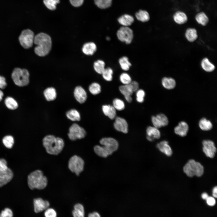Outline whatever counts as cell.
I'll return each mask as SVG.
<instances>
[{
    "mask_svg": "<svg viewBox=\"0 0 217 217\" xmlns=\"http://www.w3.org/2000/svg\"><path fill=\"white\" fill-rule=\"evenodd\" d=\"M135 16L138 20L143 22L148 21L150 19L149 13L145 10H139L136 13Z\"/></svg>",
    "mask_w": 217,
    "mask_h": 217,
    "instance_id": "4dcf8cb0",
    "label": "cell"
},
{
    "mask_svg": "<svg viewBox=\"0 0 217 217\" xmlns=\"http://www.w3.org/2000/svg\"><path fill=\"white\" fill-rule=\"evenodd\" d=\"M118 63L121 69L125 71H128L132 66L128 58L125 56L120 58L118 60Z\"/></svg>",
    "mask_w": 217,
    "mask_h": 217,
    "instance_id": "cb8c5ba5",
    "label": "cell"
},
{
    "mask_svg": "<svg viewBox=\"0 0 217 217\" xmlns=\"http://www.w3.org/2000/svg\"><path fill=\"white\" fill-rule=\"evenodd\" d=\"M34 43L36 45L34 49L35 52L39 56L47 55L51 49V38L46 33H41L36 35L34 37Z\"/></svg>",
    "mask_w": 217,
    "mask_h": 217,
    "instance_id": "6da1fadb",
    "label": "cell"
},
{
    "mask_svg": "<svg viewBox=\"0 0 217 217\" xmlns=\"http://www.w3.org/2000/svg\"><path fill=\"white\" fill-rule=\"evenodd\" d=\"M151 119L152 124L154 127L157 128L162 127L161 124L156 116H153L152 117Z\"/></svg>",
    "mask_w": 217,
    "mask_h": 217,
    "instance_id": "f907efd6",
    "label": "cell"
},
{
    "mask_svg": "<svg viewBox=\"0 0 217 217\" xmlns=\"http://www.w3.org/2000/svg\"><path fill=\"white\" fill-rule=\"evenodd\" d=\"M89 90L91 94L96 95L99 93L101 91V86L99 83L93 82L89 87Z\"/></svg>",
    "mask_w": 217,
    "mask_h": 217,
    "instance_id": "f35d334b",
    "label": "cell"
},
{
    "mask_svg": "<svg viewBox=\"0 0 217 217\" xmlns=\"http://www.w3.org/2000/svg\"><path fill=\"white\" fill-rule=\"evenodd\" d=\"M34 37V33L31 30L29 29L24 30L19 36L20 43L24 48L29 49L33 45Z\"/></svg>",
    "mask_w": 217,
    "mask_h": 217,
    "instance_id": "8992f818",
    "label": "cell"
},
{
    "mask_svg": "<svg viewBox=\"0 0 217 217\" xmlns=\"http://www.w3.org/2000/svg\"><path fill=\"white\" fill-rule=\"evenodd\" d=\"M157 147L161 152L168 156H171L172 154V149L167 141H161L157 144Z\"/></svg>",
    "mask_w": 217,
    "mask_h": 217,
    "instance_id": "ac0fdd59",
    "label": "cell"
},
{
    "mask_svg": "<svg viewBox=\"0 0 217 217\" xmlns=\"http://www.w3.org/2000/svg\"><path fill=\"white\" fill-rule=\"evenodd\" d=\"M162 84L165 88L170 90L174 89L176 86V82L172 78L164 77L162 80Z\"/></svg>",
    "mask_w": 217,
    "mask_h": 217,
    "instance_id": "f1b7e54d",
    "label": "cell"
},
{
    "mask_svg": "<svg viewBox=\"0 0 217 217\" xmlns=\"http://www.w3.org/2000/svg\"><path fill=\"white\" fill-rule=\"evenodd\" d=\"M188 130L189 126L184 121H181L175 128L174 130L176 134L184 137L187 135Z\"/></svg>",
    "mask_w": 217,
    "mask_h": 217,
    "instance_id": "2e32d148",
    "label": "cell"
},
{
    "mask_svg": "<svg viewBox=\"0 0 217 217\" xmlns=\"http://www.w3.org/2000/svg\"><path fill=\"white\" fill-rule=\"evenodd\" d=\"M11 77L15 84L19 86H26L29 82V73L25 69L14 68L12 72Z\"/></svg>",
    "mask_w": 217,
    "mask_h": 217,
    "instance_id": "277c9868",
    "label": "cell"
},
{
    "mask_svg": "<svg viewBox=\"0 0 217 217\" xmlns=\"http://www.w3.org/2000/svg\"><path fill=\"white\" fill-rule=\"evenodd\" d=\"M13 216L11 210L8 208H6L2 211L0 214L1 217H11Z\"/></svg>",
    "mask_w": 217,
    "mask_h": 217,
    "instance_id": "bcb514c9",
    "label": "cell"
},
{
    "mask_svg": "<svg viewBox=\"0 0 217 217\" xmlns=\"http://www.w3.org/2000/svg\"><path fill=\"white\" fill-rule=\"evenodd\" d=\"M156 117L158 119L162 127H165L168 124V120L167 117L163 114H159L157 115Z\"/></svg>",
    "mask_w": 217,
    "mask_h": 217,
    "instance_id": "ee69618b",
    "label": "cell"
},
{
    "mask_svg": "<svg viewBox=\"0 0 217 217\" xmlns=\"http://www.w3.org/2000/svg\"><path fill=\"white\" fill-rule=\"evenodd\" d=\"M3 143L7 148H11L14 143V139L13 137L11 135H7L4 137L2 139Z\"/></svg>",
    "mask_w": 217,
    "mask_h": 217,
    "instance_id": "60d3db41",
    "label": "cell"
},
{
    "mask_svg": "<svg viewBox=\"0 0 217 217\" xmlns=\"http://www.w3.org/2000/svg\"><path fill=\"white\" fill-rule=\"evenodd\" d=\"M13 176L12 171L8 168L5 171H0V187L10 182Z\"/></svg>",
    "mask_w": 217,
    "mask_h": 217,
    "instance_id": "5bb4252c",
    "label": "cell"
},
{
    "mask_svg": "<svg viewBox=\"0 0 217 217\" xmlns=\"http://www.w3.org/2000/svg\"><path fill=\"white\" fill-rule=\"evenodd\" d=\"M199 126L200 129L204 131H209L212 127V124L211 121L205 118H202L200 120Z\"/></svg>",
    "mask_w": 217,
    "mask_h": 217,
    "instance_id": "d4e9b609",
    "label": "cell"
},
{
    "mask_svg": "<svg viewBox=\"0 0 217 217\" xmlns=\"http://www.w3.org/2000/svg\"><path fill=\"white\" fill-rule=\"evenodd\" d=\"M94 149L95 153L97 155L104 158H106L112 153V152L104 146L96 145L94 146Z\"/></svg>",
    "mask_w": 217,
    "mask_h": 217,
    "instance_id": "603a6c76",
    "label": "cell"
},
{
    "mask_svg": "<svg viewBox=\"0 0 217 217\" xmlns=\"http://www.w3.org/2000/svg\"><path fill=\"white\" fill-rule=\"evenodd\" d=\"M96 5L101 9H106L111 5L112 0H94Z\"/></svg>",
    "mask_w": 217,
    "mask_h": 217,
    "instance_id": "74e56055",
    "label": "cell"
},
{
    "mask_svg": "<svg viewBox=\"0 0 217 217\" xmlns=\"http://www.w3.org/2000/svg\"><path fill=\"white\" fill-rule=\"evenodd\" d=\"M27 182L31 189L35 188L42 189L46 186L48 181L42 171L37 170L32 172L28 175Z\"/></svg>",
    "mask_w": 217,
    "mask_h": 217,
    "instance_id": "3957f363",
    "label": "cell"
},
{
    "mask_svg": "<svg viewBox=\"0 0 217 217\" xmlns=\"http://www.w3.org/2000/svg\"><path fill=\"white\" fill-rule=\"evenodd\" d=\"M7 164V161L5 159H0V171H5L8 168Z\"/></svg>",
    "mask_w": 217,
    "mask_h": 217,
    "instance_id": "681fc988",
    "label": "cell"
},
{
    "mask_svg": "<svg viewBox=\"0 0 217 217\" xmlns=\"http://www.w3.org/2000/svg\"><path fill=\"white\" fill-rule=\"evenodd\" d=\"M105 63L102 60H98L94 63L93 68L95 71L101 74L105 69Z\"/></svg>",
    "mask_w": 217,
    "mask_h": 217,
    "instance_id": "1f68e13d",
    "label": "cell"
},
{
    "mask_svg": "<svg viewBox=\"0 0 217 217\" xmlns=\"http://www.w3.org/2000/svg\"><path fill=\"white\" fill-rule=\"evenodd\" d=\"M185 37L190 42H193L198 37L197 31L193 28L187 29L185 32Z\"/></svg>",
    "mask_w": 217,
    "mask_h": 217,
    "instance_id": "4316f807",
    "label": "cell"
},
{
    "mask_svg": "<svg viewBox=\"0 0 217 217\" xmlns=\"http://www.w3.org/2000/svg\"><path fill=\"white\" fill-rule=\"evenodd\" d=\"M201 65L203 69L207 72H212L215 69L214 65L207 58H204L202 60Z\"/></svg>",
    "mask_w": 217,
    "mask_h": 217,
    "instance_id": "d6a6232c",
    "label": "cell"
},
{
    "mask_svg": "<svg viewBox=\"0 0 217 217\" xmlns=\"http://www.w3.org/2000/svg\"><path fill=\"white\" fill-rule=\"evenodd\" d=\"M86 135L85 130L77 124H74L70 127L68 136L71 140L84 138Z\"/></svg>",
    "mask_w": 217,
    "mask_h": 217,
    "instance_id": "9c48e42d",
    "label": "cell"
},
{
    "mask_svg": "<svg viewBox=\"0 0 217 217\" xmlns=\"http://www.w3.org/2000/svg\"><path fill=\"white\" fill-rule=\"evenodd\" d=\"M71 4L74 7H78L81 5L83 0H69Z\"/></svg>",
    "mask_w": 217,
    "mask_h": 217,
    "instance_id": "816d5d0a",
    "label": "cell"
},
{
    "mask_svg": "<svg viewBox=\"0 0 217 217\" xmlns=\"http://www.w3.org/2000/svg\"><path fill=\"white\" fill-rule=\"evenodd\" d=\"M66 115L67 118L72 121H79L80 119L79 112L75 109H72L68 111Z\"/></svg>",
    "mask_w": 217,
    "mask_h": 217,
    "instance_id": "e575fe53",
    "label": "cell"
},
{
    "mask_svg": "<svg viewBox=\"0 0 217 217\" xmlns=\"http://www.w3.org/2000/svg\"><path fill=\"white\" fill-rule=\"evenodd\" d=\"M34 212L36 213L41 212L48 208L50 206L49 202L41 198L34 199L33 200Z\"/></svg>",
    "mask_w": 217,
    "mask_h": 217,
    "instance_id": "7c38bea8",
    "label": "cell"
},
{
    "mask_svg": "<svg viewBox=\"0 0 217 217\" xmlns=\"http://www.w3.org/2000/svg\"><path fill=\"white\" fill-rule=\"evenodd\" d=\"M72 214L74 217H83L84 215V210L83 206L80 203L74 205Z\"/></svg>",
    "mask_w": 217,
    "mask_h": 217,
    "instance_id": "f546056e",
    "label": "cell"
},
{
    "mask_svg": "<svg viewBox=\"0 0 217 217\" xmlns=\"http://www.w3.org/2000/svg\"><path fill=\"white\" fill-rule=\"evenodd\" d=\"M146 132L147 139L149 141H153L155 139H159L160 137V132L158 128L154 127H148L147 128Z\"/></svg>",
    "mask_w": 217,
    "mask_h": 217,
    "instance_id": "e0dca14e",
    "label": "cell"
},
{
    "mask_svg": "<svg viewBox=\"0 0 217 217\" xmlns=\"http://www.w3.org/2000/svg\"><path fill=\"white\" fill-rule=\"evenodd\" d=\"M195 18L197 22L203 26H206L209 21L208 16L203 12L198 13L195 16Z\"/></svg>",
    "mask_w": 217,
    "mask_h": 217,
    "instance_id": "83f0119b",
    "label": "cell"
},
{
    "mask_svg": "<svg viewBox=\"0 0 217 217\" xmlns=\"http://www.w3.org/2000/svg\"><path fill=\"white\" fill-rule=\"evenodd\" d=\"M217 186L215 187L212 190V195L215 198H217Z\"/></svg>",
    "mask_w": 217,
    "mask_h": 217,
    "instance_id": "9f6ffc18",
    "label": "cell"
},
{
    "mask_svg": "<svg viewBox=\"0 0 217 217\" xmlns=\"http://www.w3.org/2000/svg\"><path fill=\"white\" fill-rule=\"evenodd\" d=\"M84 164V161L81 158L74 155L69 159L68 167L72 172L79 175L83 170Z\"/></svg>",
    "mask_w": 217,
    "mask_h": 217,
    "instance_id": "52a82bcc",
    "label": "cell"
},
{
    "mask_svg": "<svg viewBox=\"0 0 217 217\" xmlns=\"http://www.w3.org/2000/svg\"><path fill=\"white\" fill-rule=\"evenodd\" d=\"M44 215L46 217H55L56 216L57 214L53 209L48 208L46 210Z\"/></svg>",
    "mask_w": 217,
    "mask_h": 217,
    "instance_id": "7dc6e473",
    "label": "cell"
},
{
    "mask_svg": "<svg viewBox=\"0 0 217 217\" xmlns=\"http://www.w3.org/2000/svg\"><path fill=\"white\" fill-rule=\"evenodd\" d=\"M136 100L140 103L143 102L145 93V91L142 89H138L136 91Z\"/></svg>",
    "mask_w": 217,
    "mask_h": 217,
    "instance_id": "f6af8a7d",
    "label": "cell"
},
{
    "mask_svg": "<svg viewBox=\"0 0 217 217\" xmlns=\"http://www.w3.org/2000/svg\"><path fill=\"white\" fill-rule=\"evenodd\" d=\"M89 217H100L99 214L97 212H93V213H90L88 215Z\"/></svg>",
    "mask_w": 217,
    "mask_h": 217,
    "instance_id": "11a10c76",
    "label": "cell"
},
{
    "mask_svg": "<svg viewBox=\"0 0 217 217\" xmlns=\"http://www.w3.org/2000/svg\"><path fill=\"white\" fill-rule=\"evenodd\" d=\"M207 203L211 206H214L216 203L215 199L213 197H208L206 199Z\"/></svg>",
    "mask_w": 217,
    "mask_h": 217,
    "instance_id": "f5cc1de1",
    "label": "cell"
},
{
    "mask_svg": "<svg viewBox=\"0 0 217 217\" xmlns=\"http://www.w3.org/2000/svg\"><path fill=\"white\" fill-rule=\"evenodd\" d=\"M100 143L106 148L113 153L118 149V144L115 139L111 138H104L100 141Z\"/></svg>",
    "mask_w": 217,
    "mask_h": 217,
    "instance_id": "8fae6325",
    "label": "cell"
},
{
    "mask_svg": "<svg viewBox=\"0 0 217 217\" xmlns=\"http://www.w3.org/2000/svg\"><path fill=\"white\" fill-rule=\"evenodd\" d=\"M106 39L108 40H109V39H110V38L108 37H106Z\"/></svg>",
    "mask_w": 217,
    "mask_h": 217,
    "instance_id": "91938a15",
    "label": "cell"
},
{
    "mask_svg": "<svg viewBox=\"0 0 217 217\" xmlns=\"http://www.w3.org/2000/svg\"><path fill=\"white\" fill-rule=\"evenodd\" d=\"M119 90L125 99L128 98L132 95L133 92L128 84L121 85L119 87Z\"/></svg>",
    "mask_w": 217,
    "mask_h": 217,
    "instance_id": "836d02e7",
    "label": "cell"
},
{
    "mask_svg": "<svg viewBox=\"0 0 217 217\" xmlns=\"http://www.w3.org/2000/svg\"><path fill=\"white\" fill-rule=\"evenodd\" d=\"M74 95L76 100L80 103L84 102L87 98L86 91L80 86H77L75 88Z\"/></svg>",
    "mask_w": 217,
    "mask_h": 217,
    "instance_id": "9a60e30c",
    "label": "cell"
},
{
    "mask_svg": "<svg viewBox=\"0 0 217 217\" xmlns=\"http://www.w3.org/2000/svg\"><path fill=\"white\" fill-rule=\"evenodd\" d=\"M5 102L7 107L11 110H15L18 107L17 101L11 97H8L6 98Z\"/></svg>",
    "mask_w": 217,
    "mask_h": 217,
    "instance_id": "d590c367",
    "label": "cell"
},
{
    "mask_svg": "<svg viewBox=\"0 0 217 217\" xmlns=\"http://www.w3.org/2000/svg\"><path fill=\"white\" fill-rule=\"evenodd\" d=\"M44 94L46 100L48 101H53L56 97V90L53 87H49L44 91Z\"/></svg>",
    "mask_w": 217,
    "mask_h": 217,
    "instance_id": "484cf974",
    "label": "cell"
},
{
    "mask_svg": "<svg viewBox=\"0 0 217 217\" xmlns=\"http://www.w3.org/2000/svg\"><path fill=\"white\" fill-rule=\"evenodd\" d=\"M83 52L87 55H93L97 50V46L93 42H90L85 43L82 49Z\"/></svg>",
    "mask_w": 217,
    "mask_h": 217,
    "instance_id": "d6986e66",
    "label": "cell"
},
{
    "mask_svg": "<svg viewBox=\"0 0 217 217\" xmlns=\"http://www.w3.org/2000/svg\"><path fill=\"white\" fill-rule=\"evenodd\" d=\"M208 197V194L206 193H204L201 195L202 198L203 200H206Z\"/></svg>",
    "mask_w": 217,
    "mask_h": 217,
    "instance_id": "6f0895ef",
    "label": "cell"
},
{
    "mask_svg": "<svg viewBox=\"0 0 217 217\" xmlns=\"http://www.w3.org/2000/svg\"><path fill=\"white\" fill-rule=\"evenodd\" d=\"M117 36L121 42L130 44L132 42L134 35L132 30L128 27L123 26L117 31Z\"/></svg>",
    "mask_w": 217,
    "mask_h": 217,
    "instance_id": "ba28073f",
    "label": "cell"
},
{
    "mask_svg": "<svg viewBox=\"0 0 217 217\" xmlns=\"http://www.w3.org/2000/svg\"><path fill=\"white\" fill-rule=\"evenodd\" d=\"M43 3L49 10H53L56 8L57 4L59 3V0H43Z\"/></svg>",
    "mask_w": 217,
    "mask_h": 217,
    "instance_id": "b9f144b4",
    "label": "cell"
},
{
    "mask_svg": "<svg viewBox=\"0 0 217 217\" xmlns=\"http://www.w3.org/2000/svg\"><path fill=\"white\" fill-rule=\"evenodd\" d=\"M128 85L133 93L139 89V84L137 81H132Z\"/></svg>",
    "mask_w": 217,
    "mask_h": 217,
    "instance_id": "c3c4849f",
    "label": "cell"
},
{
    "mask_svg": "<svg viewBox=\"0 0 217 217\" xmlns=\"http://www.w3.org/2000/svg\"><path fill=\"white\" fill-rule=\"evenodd\" d=\"M119 80L123 85H127L132 81L130 75L126 72L122 73L119 76Z\"/></svg>",
    "mask_w": 217,
    "mask_h": 217,
    "instance_id": "ab89813d",
    "label": "cell"
},
{
    "mask_svg": "<svg viewBox=\"0 0 217 217\" xmlns=\"http://www.w3.org/2000/svg\"><path fill=\"white\" fill-rule=\"evenodd\" d=\"M113 71L110 67L105 68L101 74L103 79L108 82L111 81L113 79Z\"/></svg>",
    "mask_w": 217,
    "mask_h": 217,
    "instance_id": "8d00e7d4",
    "label": "cell"
},
{
    "mask_svg": "<svg viewBox=\"0 0 217 217\" xmlns=\"http://www.w3.org/2000/svg\"><path fill=\"white\" fill-rule=\"evenodd\" d=\"M3 96L4 93L3 92L0 90V102H1L2 100Z\"/></svg>",
    "mask_w": 217,
    "mask_h": 217,
    "instance_id": "680465c9",
    "label": "cell"
},
{
    "mask_svg": "<svg viewBox=\"0 0 217 217\" xmlns=\"http://www.w3.org/2000/svg\"><path fill=\"white\" fill-rule=\"evenodd\" d=\"M116 109L112 106L110 105H105L102 106V111L104 115L110 119H113L116 115Z\"/></svg>",
    "mask_w": 217,
    "mask_h": 217,
    "instance_id": "7402d4cb",
    "label": "cell"
},
{
    "mask_svg": "<svg viewBox=\"0 0 217 217\" xmlns=\"http://www.w3.org/2000/svg\"><path fill=\"white\" fill-rule=\"evenodd\" d=\"M113 104L114 108L118 110H122L125 108V105L123 101L118 98L114 99L113 101Z\"/></svg>",
    "mask_w": 217,
    "mask_h": 217,
    "instance_id": "7bdbcfd3",
    "label": "cell"
},
{
    "mask_svg": "<svg viewBox=\"0 0 217 217\" xmlns=\"http://www.w3.org/2000/svg\"><path fill=\"white\" fill-rule=\"evenodd\" d=\"M119 23L123 26L128 27L131 25L134 21V19L132 16L124 14L120 17L118 19Z\"/></svg>",
    "mask_w": 217,
    "mask_h": 217,
    "instance_id": "44dd1931",
    "label": "cell"
},
{
    "mask_svg": "<svg viewBox=\"0 0 217 217\" xmlns=\"http://www.w3.org/2000/svg\"><path fill=\"white\" fill-rule=\"evenodd\" d=\"M203 150L206 156L210 158H213L216 152V148L214 142L210 140L203 141Z\"/></svg>",
    "mask_w": 217,
    "mask_h": 217,
    "instance_id": "30bf717a",
    "label": "cell"
},
{
    "mask_svg": "<svg viewBox=\"0 0 217 217\" xmlns=\"http://www.w3.org/2000/svg\"><path fill=\"white\" fill-rule=\"evenodd\" d=\"M114 125L116 130L125 134L127 133L128 124L124 119L118 117H116Z\"/></svg>",
    "mask_w": 217,
    "mask_h": 217,
    "instance_id": "4fadbf2b",
    "label": "cell"
},
{
    "mask_svg": "<svg viewBox=\"0 0 217 217\" xmlns=\"http://www.w3.org/2000/svg\"><path fill=\"white\" fill-rule=\"evenodd\" d=\"M43 145L47 152L51 155H57L62 150L64 146L63 140L52 135H48L43 138Z\"/></svg>",
    "mask_w": 217,
    "mask_h": 217,
    "instance_id": "7a4b0ae2",
    "label": "cell"
},
{
    "mask_svg": "<svg viewBox=\"0 0 217 217\" xmlns=\"http://www.w3.org/2000/svg\"><path fill=\"white\" fill-rule=\"evenodd\" d=\"M7 85L5 78L3 77L0 76V88L4 89Z\"/></svg>",
    "mask_w": 217,
    "mask_h": 217,
    "instance_id": "db71d44e",
    "label": "cell"
},
{
    "mask_svg": "<svg viewBox=\"0 0 217 217\" xmlns=\"http://www.w3.org/2000/svg\"><path fill=\"white\" fill-rule=\"evenodd\" d=\"M173 18L175 22L179 24H184L186 23L188 20L186 14L181 11L175 12L173 15Z\"/></svg>",
    "mask_w": 217,
    "mask_h": 217,
    "instance_id": "ffe728a7",
    "label": "cell"
},
{
    "mask_svg": "<svg viewBox=\"0 0 217 217\" xmlns=\"http://www.w3.org/2000/svg\"><path fill=\"white\" fill-rule=\"evenodd\" d=\"M183 170L189 177H192L194 175L200 177L203 174L204 168L200 163L191 159L184 166Z\"/></svg>",
    "mask_w": 217,
    "mask_h": 217,
    "instance_id": "5b68a950",
    "label": "cell"
}]
</instances>
